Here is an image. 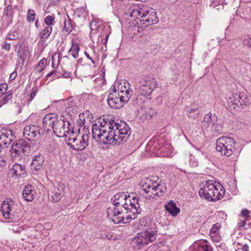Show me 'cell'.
I'll return each mask as SVG.
<instances>
[{
    "label": "cell",
    "mask_w": 251,
    "mask_h": 251,
    "mask_svg": "<svg viewBox=\"0 0 251 251\" xmlns=\"http://www.w3.org/2000/svg\"><path fill=\"white\" fill-rule=\"evenodd\" d=\"M92 132L95 140L99 142L118 145L127 140L131 134V130L120 118L107 114L96 120L93 125Z\"/></svg>",
    "instance_id": "cell-1"
},
{
    "label": "cell",
    "mask_w": 251,
    "mask_h": 251,
    "mask_svg": "<svg viewBox=\"0 0 251 251\" xmlns=\"http://www.w3.org/2000/svg\"><path fill=\"white\" fill-rule=\"evenodd\" d=\"M108 217L115 224L128 223L141 211L138 197L133 192L118 193L112 197Z\"/></svg>",
    "instance_id": "cell-2"
},
{
    "label": "cell",
    "mask_w": 251,
    "mask_h": 251,
    "mask_svg": "<svg viewBox=\"0 0 251 251\" xmlns=\"http://www.w3.org/2000/svg\"><path fill=\"white\" fill-rule=\"evenodd\" d=\"M132 90L126 80H121L116 82L109 94L108 103L111 109H121L132 97Z\"/></svg>",
    "instance_id": "cell-3"
},
{
    "label": "cell",
    "mask_w": 251,
    "mask_h": 251,
    "mask_svg": "<svg viewBox=\"0 0 251 251\" xmlns=\"http://www.w3.org/2000/svg\"><path fill=\"white\" fill-rule=\"evenodd\" d=\"M89 132L86 125L78 121L76 125L71 128L66 136V141L69 146L75 150L86 148L89 141Z\"/></svg>",
    "instance_id": "cell-4"
},
{
    "label": "cell",
    "mask_w": 251,
    "mask_h": 251,
    "mask_svg": "<svg viewBox=\"0 0 251 251\" xmlns=\"http://www.w3.org/2000/svg\"><path fill=\"white\" fill-rule=\"evenodd\" d=\"M130 17L136 24L141 27L156 24L159 22L155 11L145 6L134 7L130 12Z\"/></svg>",
    "instance_id": "cell-5"
},
{
    "label": "cell",
    "mask_w": 251,
    "mask_h": 251,
    "mask_svg": "<svg viewBox=\"0 0 251 251\" xmlns=\"http://www.w3.org/2000/svg\"><path fill=\"white\" fill-rule=\"evenodd\" d=\"M140 188L144 195L147 198H154L163 194L166 190V186L157 177L147 178L141 182Z\"/></svg>",
    "instance_id": "cell-6"
},
{
    "label": "cell",
    "mask_w": 251,
    "mask_h": 251,
    "mask_svg": "<svg viewBox=\"0 0 251 251\" xmlns=\"http://www.w3.org/2000/svg\"><path fill=\"white\" fill-rule=\"evenodd\" d=\"M225 190L222 185L215 181L206 182L200 191V196L202 199L208 201H217L224 196Z\"/></svg>",
    "instance_id": "cell-7"
},
{
    "label": "cell",
    "mask_w": 251,
    "mask_h": 251,
    "mask_svg": "<svg viewBox=\"0 0 251 251\" xmlns=\"http://www.w3.org/2000/svg\"><path fill=\"white\" fill-rule=\"evenodd\" d=\"M72 121L70 115L67 113L63 114L53 125V130L54 134L60 137L66 136L71 128Z\"/></svg>",
    "instance_id": "cell-8"
},
{
    "label": "cell",
    "mask_w": 251,
    "mask_h": 251,
    "mask_svg": "<svg viewBox=\"0 0 251 251\" xmlns=\"http://www.w3.org/2000/svg\"><path fill=\"white\" fill-rule=\"evenodd\" d=\"M216 148L222 155L225 156H230L235 151V141L229 137H221L217 141Z\"/></svg>",
    "instance_id": "cell-9"
},
{
    "label": "cell",
    "mask_w": 251,
    "mask_h": 251,
    "mask_svg": "<svg viewBox=\"0 0 251 251\" xmlns=\"http://www.w3.org/2000/svg\"><path fill=\"white\" fill-rule=\"evenodd\" d=\"M156 233L154 230H148L140 233L133 239L132 243L136 247H142L154 240Z\"/></svg>",
    "instance_id": "cell-10"
},
{
    "label": "cell",
    "mask_w": 251,
    "mask_h": 251,
    "mask_svg": "<svg viewBox=\"0 0 251 251\" xmlns=\"http://www.w3.org/2000/svg\"><path fill=\"white\" fill-rule=\"evenodd\" d=\"M14 137V132L10 128H0V147H6L9 145Z\"/></svg>",
    "instance_id": "cell-11"
},
{
    "label": "cell",
    "mask_w": 251,
    "mask_h": 251,
    "mask_svg": "<svg viewBox=\"0 0 251 251\" xmlns=\"http://www.w3.org/2000/svg\"><path fill=\"white\" fill-rule=\"evenodd\" d=\"M30 149V146L24 139L17 140L13 145L12 148V153L13 156L15 157L24 155Z\"/></svg>",
    "instance_id": "cell-12"
},
{
    "label": "cell",
    "mask_w": 251,
    "mask_h": 251,
    "mask_svg": "<svg viewBox=\"0 0 251 251\" xmlns=\"http://www.w3.org/2000/svg\"><path fill=\"white\" fill-rule=\"evenodd\" d=\"M24 134L27 139L30 140L37 139L40 134V128L35 125L28 126L25 128Z\"/></svg>",
    "instance_id": "cell-13"
},
{
    "label": "cell",
    "mask_w": 251,
    "mask_h": 251,
    "mask_svg": "<svg viewBox=\"0 0 251 251\" xmlns=\"http://www.w3.org/2000/svg\"><path fill=\"white\" fill-rule=\"evenodd\" d=\"M58 120V116L54 114H49L46 116L43 120V126L46 131H50Z\"/></svg>",
    "instance_id": "cell-14"
},
{
    "label": "cell",
    "mask_w": 251,
    "mask_h": 251,
    "mask_svg": "<svg viewBox=\"0 0 251 251\" xmlns=\"http://www.w3.org/2000/svg\"><path fill=\"white\" fill-rule=\"evenodd\" d=\"M12 203V200L8 198L2 202L1 206L2 213L5 218H8L10 216Z\"/></svg>",
    "instance_id": "cell-15"
},
{
    "label": "cell",
    "mask_w": 251,
    "mask_h": 251,
    "mask_svg": "<svg viewBox=\"0 0 251 251\" xmlns=\"http://www.w3.org/2000/svg\"><path fill=\"white\" fill-rule=\"evenodd\" d=\"M156 86V82L154 80H149L145 82L141 86L140 91L143 95H149Z\"/></svg>",
    "instance_id": "cell-16"
},
{
    "label": "cell",
    "mask_w": 251,
    "mask_h": 251,
    "mask_svg": "<svg viewBox=\"0 0 251 251\" xmlns=\"http://www.w3.org/2000/svg\"><path fill=\"white\" fill-rule=\"evenodd\" d=\"M23 196L26 201H32L35 197V191L33 186L28 185L26 186L23 192Z\"/></svg>",
    "instance_id": "cell-17"
},
{
    "label": "cell",
    "mask_w": 251,
    "mask_h": 251,
    "mask_svg": "<svg viewBox=\"0 0 251 251\" xmlns=\"http://www.w3.org/2000/svg\"><path fill=\"white\" fill-rule=\"evenodd\" d=\"M234 101L235 103L240 106L243 107L248 103V98L245 94L243 93H235L234 96Z\"/></svg>",
    "instance_id": "cell-18"
},
{
    "label": "cell",
    "mask_w": 251,
    "mask_h": 251,
    "mask_svg": "<svg viewBox=\"0 0 251 251\" xmlns=\"http://www.w3.org/2000/svg\"><path fill=\"white\" fill-rule=\"evenodd\" d=\"M166 210L173 216H176L180 211L179 208L177 207L176 204L172 201L169 202L165 206Z\"/></svg>",
    "instance_id": "cell-19"
},
{
    "label": "cell",
    "mask_w": 251,
    "mask_h": 251,
    "mask_svg": "<svg viewBox=\"0 0 251 251\" xmlns=\"http://www.w3.org/2000/svg\"><path fill=\"white\" fill-rule=\"evenodd\" d=\"M13 176L16 177H20L24 175L25 170L23 167L18 164H15L13 166L12 170Z\"/></svg>",
    "instance_id": "cell-20"
},
{
    "label": "cell",
    "mask_w": 251,
    "mask_h": 251,
    "mask_svg": "<svg viewBox=\"0 0 251 251\" xmlns=\"http://www.w3.org/2000/svg\"><path fill=\"white\" fill-rule=\"evenodd\" d=\"M43 161L44 160L42 156H36L33 158L31 166L35 170H38L43 165Z\"/></svg>",
    "instance_id": "cell-21"
},
{
    "label": "cell",
    "mask_w": 251,
    "mask_h": 251,
    "mask_svg": "<svg viewBox=\"0 0 251 251\" xmlns=\"http://www.w3.org/2000/svg\"><path fill=\"white\" fill-rule=\"evenodd\" d=\"M27 20L29 22H31L35 21V11L32 9H29L27 12Z\"/></svg>",
    "instance_id": "cell-22"
},
{
    "label": "cell",
    "mask_w": 251,
    "mask_h": 251,
    "mask_svg": "<svg viewBox=\"0 0 251 251\" xmlns=\"http://www.w3.org/2000/svg\"><path fill=\"white\" fill-rule=\"evenodd\" d=\"M214 116V115L212 114H208L206 116L204 120V126H208L210 125V122H211V120L213 119Z\"/></svg>",
    "instance_id": "cell-23"
},
{
    "label": "cell",
    "mask_w": 251,
    "mask_h": 251,
    "mask_svg": "<svg viewBox=\"0 0 251 251\" xmlns=\"http://www.w3.org/2000/svg\"><path fill=\"white\" fill-rule=\"evenodd\" d=\"M46 59L44 58V59H42L40 62L38 63L37 66V69L39 72H41V71L43 70L44 67L45 66L46 64Z\"/></svg>",
    "instance_id": "cell-24"
},
{
    "label": "cell",
    "mask_w": 251,
    "mask_h": 251,
    "mask_svg": "<svg viewBox=\"0 0 251 251\" xmlns=\"http://www.w3.org/2000/svg\"><path fill=\"white\" fill-rule=\"evenodd\" d=\"M52 31V28L51 27H48L45 29L42 34V37L43 38H46L49 37L50 34Z\"/></svg>",
    "instance_id": "cell-25"
},
{
    "label": "cell",
    "mask_w": 251,
    "mask_h": 251,
    "mask_svg": "<svg viewBox=\"0 0 251 251\" xmlns=\"http://www.w3.org/2000/svg\"><path fill=\"white\" fill-rule=\"evenodd\" d=\"M64 31L67 34H69L72 30V26L71 24L70 23V22L68 21H66L64 24Z\"/></svg>",
    "instance_id": "cell-26"
},
{
    "label": "cell",
    "mask_w": 251,
    "mask_h": 251,
    "mask_svg": "<svg viewBox=\"0 0 251 251\" xmlns=\"http://www.w3.org/2000/svg\"><path fill=\"white\" fill-rule=\"evenodd\" d=\"M58 60H59V55L58 53H56L53 55V57L52 59V65L53 67H57L58 63Z\"/></svg>",
    "instance_id": "cell-27"
},
{
    "label": "cell",
    "mask_w": 251,
    "mask_h": 251,
    "mask_svg": "<svg viewBox=\"0 0 251 251\" xmlns=\"http://www.w3.org/2000/svg\"><path fill=\"white\" fill-rule=\"evenodd\" d=\"M7 88H8L7 85L6 83H2L0 86V92L2 93H4L7 91Z\"/></svg>",
    "instance_id": "cell-28"
},
{
    "label": "cell",
    "mask_w": 251,
    "mask_h": 251,
    "mask_svg": "<svg viewBox=\"0 0 251 251\" xmlns=\"http://www.w3.org/2000/svg\"><path fill=\"white\" fill-rule=\"evenodd\" d=\"M18 37V33L17 31H15V32L13 33L12 34L9 36V38L10 40H17Z\"/></svg>",
    "instance_id": "cell-29"
},
{
    "label": "cell",
    "mask_w": 251,
    "mask_h": 251,
    "mask_svg": "<svg viewBox=\"0 0 251 251\" xmlns=\"http://www.w3.org/2000/svg\"><path fill=\"white\" fill-rule=\"evenodd\" d=\"M45 22L48 25H51L53 23V18L51 16H49L47 17L46 18Z\"/></svg>",
    "instance_id": "cell-30"
},
{
    "label": "cell",
    "mask_w": 251,
    "mask_h": 251,
    "mask_svg": "<svg viewBox=\"0 0 251 251\" xmlns=\"http://www.w3.org/2000/svg\"><path fill=\"white\" fill-rule=\"evenodd\" d=\"M17 76V72H14L13 73H12V74L11 75V76H10V78H9V80L10 81H12V80H14Z\"/></svg>",
    "instance_id": "cell-31"
},
{
    "label": "cell",
    "mask_w": 251,
    "mask_h": 251,
    "mask_svg": "<svg viewBox=\"0 0 251 251\" xmlns=\"http://www.w3.org/2000/svg\"><path fill=\"white\" fill-rule=\"evenodd\" d=\"M10 47H11V45H10V44H6L5 46H4V48L5 49V50H7V51H8V50H10Z\"/></svg>",
    "instance_id": "cell-32"
}]
</instances>
